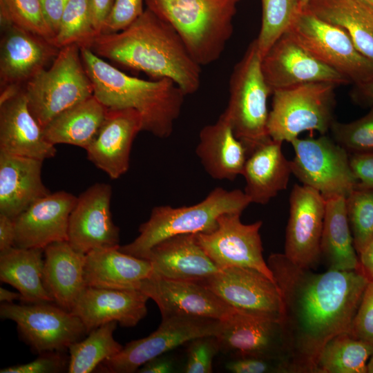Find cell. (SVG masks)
<instances>
[{"mask_svg":"<svg viewBox=\"0 0 373 373\" xmlns=\"http://www.w3.org/2000/svg\"><path fill=\"white\" fill-rule=\"evenodd\" d=\"M111 185L95 183L82 193L72 210L68 242L86 254L100 248L119 247V229L112 220Z\"/></svg>","mask_w":373,"mask_h":373,"instance_id":"e0dca14e","label":"cell"},{"mask_svg":"<svg viewBox=\"0 0 373 373\" xmlns=\"http://www.w3.org/2000/svg\"><path fill=\"white\" fill-rule=\"evenodd\" d=\"M114 0H91L94 27L99 35Z\"/></svg>","mask_w":373,"mask_h":373,"instance_id":"816d5d0a","label":"cell"},{"mask_svg":"<svg viewBox=\"0 0 373 373\" xmlns=\"http://www.w3.org/2000/svg\"><path fill=\"white\" fill-rule=\"evenodd\" d=\"M373 354V344L350 333L329 340L318 360V373H367V361Z\"/></svg>","mask_w":373,"mask_h":373,"instance_id":"e575fe53","label":"cell"},{"mask_svg":"<svg viewBox=\"0 0 373 373\" xmlns=\"http://www.w3.org/2000/svg\"><path fill=\"white\" fill-rule=\"evenodd\" d=\"M86 254L68 241L52 242L44 248L43 282L54 303L71 312L86 287Z\"/></svg>","mask_w":373,"mask_h":373,"instance_id":"83f0119b","label":"cell"},{"mask_svg":"<svg viewBox=\"0 0 373 373\" xmlns=\"http://www.w3.org/2000/svg\"><path fill=\"white\" fill-rule=\"evenodd\" d=\"M137 290L153 300L162 318L186 315L224 321L236 311L204 285L167 279L155 274L141 281Z\"/></svg>","mask_w":373,"mask_h":373,"instance_id":"ac0fdd59","label":"cell"},{"mask_svg":"<svg viewBox=\"0 0 373 373\" xmlns=\"http://www.w3.org/2000/svg\"><path fill=\"white\" fill-rule=\"evenodd\" d=\"M298 1H299L300 7L302 8H304L307 6L309 0H298Z\"/></svg>","mask_w":373,"mask_h":373,"instance_id":"6f0895ef","label":"cell"},{"mask_svg":"<svg viewBox=\"0 0 373 373\" xmlns=\"http://www.w3.org/2000/svg\"><path fill=\"white\" fill-rule=\"evenodd\" d=\"M240 215L239 213L221 215L213 230L196 234L199 245L220 269L251 268L276 282L262 256L260 235L262 222L258 220L246 224L241 222Z\"/></svg>","mask_w":373,"mask_h":373,"instance_id":"5bb4252c","label":"cell"},{"mask_svg":"<svg viewBox=\"0 0 373 373\" xmlns=\"http://www.w3.org/2000/svg\"><path fill=\"white\" fill-rule=\"evenodd\" d=\"M286 32L350 82L356 84L373 80V61L358 50L348 34L305 8L298 13Z\"/></svg>","mask_w":373,"mask_h":373,"instance_id":"9c48e42d","label":"cell"},{"mask_svg":"<svg viewBox=\"0 0 373 373\" xmlns=\"http://www.w3.org/2000/svg\"><path fill=\"white\" fill-rule=\"evenodd\" d=\"M195 152L211 178L231 181L242 175L249 155L223 113L214 124L202 128Z\"/></svg>","mask_w":373,"mask_h":373,"instance_id":"4316f807","label":"cell"},{"mask_svg":"<svg viewBox=\"0 0 373 373\" xmlns=\"http://www.w3.org/2000/svg\"><path fill=\"white\" fill-rule=\"evenodd\" d=\"M44 249H12L0 253V280L18 290L26 303L54 302L43 282Z\"/></svg>","mask_w":373,"mask_h":373,"instance_id":"d6a6232c","label":"cell"},{"mask_svg":"<svg viewBox=\"0 0 373 373\" xmlns=\"http://www.w3.org/2000/svg\"><path fill=\"white\" fill-rule=\"evenodd\" d=\"M0 316L15 322L20 336L39 354L66 352L88 334L77 316L52 302L3 303Z\"/></svg>","mask_w":373,"mask_h":373,"instance_id":"7c38bea8","label":"cell"},{"mask_svg":"<svg viewBox=\"0 0 373 373\" xmlns=\"http://www.w3.org/2000/svg\"><path fill=\"white\" fill-rule=\"evenodd\" d=\"M362 270L370 280H373V241L358 255Z\"/></svg>","mask_w":373,"mask_h":373,"instance_id":"db71d44e","label":"cell"},{"mask_svg":"<svg viewBox=\"0 0 373 373\" xmlns=\"http://www.w3.org/2000/svg\"><path fill=\"white\" fill-rule=\"evenodd\" d=\"M267 265L283 301L280 321L290 373H318L327 343L350 333L369 278L361 267L314 273L272 254Z\"/></svg>","mask_w":373,"mask_h":373,"instance_id":"6da1fadb","label":"cell"},{"mask_svg":"<svg viewBox=\"0 0 373 373\" xmlns=\"http://www.w3.org/2000/svg\"><path fill=\"white\" fill-rule=\"evenodd\" d=\"M251 203L241 190L216 187L203 200L191 206L155 207L149 220L140 226L139 236L133 242L119 246V249L145 259L151 248L162 240L180 234L209 232L216 227L221 215L242 213Z\"/></svg>","mask_w":373,"mask_h":373,"instance_id":"5b68a950","label":"cell"},{"mask_svg":"<svg viewBox=\"0 0 373 373\" xmlns=\"http://www.w3.org/2000/svg\"><path fill=\"white\" fill-rule=\"evenodd\" d=\"M219 352L220 345L216 336H204L190 341L183 372L186 373L213 372V361Z\"/></svg>","mask_w":373,"mask_h":373,"instance_id":"b9f144b4","label":"cell"},{"mask_svg":"<svg viewBox=\"0 0 373 373\" xmlns=\"http://www.w3.org/2000/svg\"><path fill=\"white\" fill-rule=\"evenodd\" d=\"M343 29L358 50L373 61V8L360 0H309L305 7Z\"/></svg>","mask_w":373,"mask_h":373,"instance_id":"4dcf8cb0","label":"cell"},{"mask_svg":"<svg viewBox=\"0 0 373 373\" xmlns=\"http://www.w3.org/2000/svg\"><path fill=\"white\" fill-rule=\"evenodd\" d=\"M262 23L256 41L262 57L290 27L303 9L298 0H261Z\"/></svg>","mask_w":373,"mask_h":373,"instance_id":"74e56055","label":"cell"},{"mask_svg":"<svg viewBox=\"0 0 373 373\" xmlns=\"http://www.w3.org/2000/svg\"><path fill=\"white\" fill-rule=\"evenodd\" d=\"M294 157L292 174L303 184L318 191L325 199L346 198L358 185L350 154L332 137H297L291 142Z\"/></svg>","mask_w":373,"mask_h":373,"instance_id":"30bf717a","label":"cell"},{"mask_svg":"<svg viewBox=\"0 0 373 373\" xmlns=\"http://www.w3.org/2000/svg\"><path fill=\"white\" fill-rule=\"evenodd\" d=\"M239 0H144L148 9L178 33L201 66L218 60L233 31Z\"/></svg>","mask_w":373,"mask_h":373,"instance_id":"277c9868","label":"cell"},{"mask_svg":"<svg viewBox=\"0 0 373 373\" xmlns=\"http://www.w3.org/2000/svg\"><path fill=\"white\" fill-rule=\"evenodd\" d=\"M223 321L204 317L175 315L162 318L158 328L149 336L133 341L97 369L108 373H132L148 361L171 352L190 341L217 336ZM96 369V370H97Z\"/></svg>","mask_w":373,"mask_h":373,"instance_id":"8fae6325","label":"cell"},{"mask_svg":"<svg viewBox=\"0 0 373 373\" xmlns=\"http://www.w3.org/2000/svg\"><path fill=\"white\" fill-rule=\"evenodd\" d=\"M28 108L44 128L56 116L93 95V83L84 68L77 44L59 49L48 68L23 87Z\"/></svg>","mask_w":373,"mask_h":373,"instance_id":"8992f818","label":"cell"},{"mask_svg":"<svg viewBox=\"0 0 373 373\" xmlns=\"http://www.w3.org/2000/svg\"><path fill=\"white\" fill-rule=\"evenodd\" d=\"M15 300H21L20 293H15L5 288H0V300L2 303H12Z\"/></svg>","mask_w":373,"mask_h":373,"instance_id":"11a10c76","label":"cell"},{"mask_svg":"<svg viewBox=\"0 0 373 373\" xmlns=\"http://www.w3.org/2000/svg\"><path fill=\"white\" fill-rule=\"evenodd\" d=\"M348 221L358 255L373 241V189L356 186L346 198Z\"/></svg>","mask_w":373,"mask_h":373,"instance_id":"f35d334b","label":"cell"},{"mask_svg":"<svg viewBox=\"0 0 373 373\" xmlns=\"http://www.w3.org/2000/svg\"><path fill=\"white\" fill-rule=\"evenodd\" d=\"M225 364L233 373H290L285 358H272L254 356H236Z\"/></svg>","mask_w":373,"mask_h":373,"instance_id":"7bdbcfd3","label":"cell"},{"mask_svg":"<svg viewBox=\"0 0 373 373\" xmlns=\"http://www.w3.org/2000/svg\"><path fill=\"white\" fill-rule=\"evenodd\" d=\"M0 43L1 90L23 89L52 61L59 49L46 39L14 25L1 26Z\"/></svg>","mask_w":373,"mask_h":373,"instance_id":"d6986e66","label":"cell"},{"mask_svg":"<svg viewBox=\"0 0 373 373\" xmlns=\"http://www.w3.org/2000/svg\"><path fill=\"white\" fill-rule=\"evenodd\" d=\"M95 55L153 78L174 82L186 95L200 85L201 66L176 30L149 9L118 32L97 35L89 47Z\"/></svg>","mask_w":373,"mask_h":373,"instance_id":"7a4b0ae2","label":"cell"},{"mask_svg":"<svg viewBox=\"0 0 373 373\" xmlns=\"http://www.w3.org/2000/svg\"><path fill=\"white\" fill-rule=\"evenodd\" d=\"M350 334L373 344V280H370L353 319Z\"/></svg>","mask_w":373,"mask_h":373,"instance_id":"f6af8a7d","label":"cell"},{"mask_svg":"<svg viewBox=\"0 0 373 373\" xmlns=\"http://www.w3.org/2000/svg\"><path fill=\"white\" fill-rule=\"evenodd\" d=\"M262 71L273 93L279 89L313 82L350 83L347 78L318 60L287 32L262 58Z\"/></svg>","mask_w":373,"mask_h":373,"instance_id":"2e32d148","label":"cell"},{"mask_svg":"<svg viewBox=\"0 0 373 373\" xmlns=\"http://www.w3.org/2000/svg\"><path fill=\"white\" fill-rule=\"evenodd\" d=\"M77 200L64 191L37 200L14 219L15 247L44 249L52 242L67 241L69 218Z\"/></svg>","mask_w":373,"mask_h":373,"instance_id":"ffe728a7","label":"cell"},{"mask_svg":"<svg viewBox=\"0 0 373 373\" xmlns=\"http://www.w3.org/2000/svg\"><path fill=\"white\" fill-rule=\"evenodd\" d=\"M69 0H41L46 22L55 37L57 33L61 17Z\"/></svg>","mask_w":373,"mask_h":373,"instance_id":"c3c4849f","label":"cell"},{"mask_svg":"<svg viewBox=\"0 0 373 373\" xmlns=\"http://www.w3.org/2000/svg\"><path fill=\"white\" fill-rule=\"evenodd\" d=\"M15 227L14 219L0 213V253L15 247Z\"/></svg>","mask_w":373,"mask_h":373,"instance_id":"f907efd6","label":"cell"},{"mask_svg":"<svg viewBox=\"0 0 373 373\" xmlns=\"http://www.w3.org/2000/svg\"><path fill=\"white\" fill-rule=\"evenodd\" d=\"M367 373H373V354L370 356V360L367 364Z\"/></svg>","mask_w":373,"mask_h":373,"instance_id":"9f6ffc18","label":"cell"},{"mask_svg":"<svg viewBox=\"0 0 373 373\" xmlns=\"http://www.w3.org/2000/svg\"><path fill=\"white\" fill-rule=\"evenodd\" d=\"M145 259L151 262L154 274L171 280L200 282L221 269L204 252L194 233L162 240Z\"/></svg>","mask_w":373,"mask_h":373,"instance_id":"d4e9b609","label":"cell"},{"mask_svg":"<svg viewBox=\"0 0 373 373\" xmlns=\"http://www.w3.org/2000/svg\"><path fill=\"white\" fill-rule=\"evenodd\" d=\"M350 161L357 186L373 189V153L350 154Z\"/></svg>","mask_w":373,"mask_h":373,"instance_id":"7dc6e473","label":"cell"},{"mask_svg":"<svg viewBox=\"0 0 373 373\" xmlns=\"http://www.w3.org/2000/svg\"><path fill=\"white\" fill-rule=\"evenodd\" d=\"M153 274L151 262L121 251L117 247L95 249L86 254V287L136 289Z\"/></svg>","mask_w":373,"mask_h":373,"instance_id":"f546056e","label":"cell"},{"mask_svg":"<svg viewBox=\"0 0 373 373\" xmlns=\"http://www.w3.org/2000/svg\"><path fill=\"white\" fill-rule=\"evenodd\" d=\"M332 82H313L273 92L267 132L274 141L291 142L305 131L325 135L335 119L334 90Z\"/></svg>","mask_w":373,"mask_h":373,"instance_id":"ba28073f","label":"cell"},{"mask_svg":"<svg viewBox=\"0 0 373 373\" xmlns=\"http://www.w3.org/2000/svg\"><path fill=\"white\" fill-rule=\"evenodd\" d=\"M200 283L238 312L280 322L283 301L277 283L258 270L231 267Z\"/></svg>","mask_w":373,"mask_h":373,"instance_id":"4fadbf2b","label":"cell"},{"mask_svg":"<svg viewBox=\"0 0 373 373\" xmlns=\"http://www.w3.org/2000/svg\"><path fill=\"white\" fill-rule=\"evenodd\" d=\"M143 1L114 0L100 34L118 32L128 27L143 13Z\"/></svg>","mask_w":373,"mask_h":373,"instance_id":"ee69618b","label":"cell"},{"mask_svg":"<svg viewBox=\"0 0 373 373\" xmlns=\"http://www.w3.org/2000/svg\"><path fill=\"white\" fill-rule=\"evenodd\" d=\"M140 131L142 120L137 111L108 109L98 134L85 149L88 159L111 178H119L128 169L132 144Z\"/></svg>","mask_w":373,"mask_h":373,"instance_id":"44dd1931","label":"cell"},{"mask_svg":"<svg viewBox=\"0 0 373 373\" xmlns=\"http://www.w3.org/2000/svg\"><path fill=\"white\" fill-rule=\"evenodd\" d=\"M1 25H14L53 44L55 35L48 26L41 0H0Z\"/></svg>","mask_w":373,"mask_h":373,"instance_id":"ab89813d","label":"cell"},{"mask_svg":"<svg viewBox=\"0 0 373 373\" xmlns=\"http://www.w3.org/2000/svg\"><path fill=\"white\" fill-rule=\"evenodd\" d=\"M373 8V0H360Z\"/></svg>","mask_w":373,"mask_h":373,"instance_id":"680465c9","label":"cell"},{"mask_svg":"<svg viewBox=\"0 0 373 373\" xmlns=\"http://www.w3.org/2000/svg\"><path fill=\"white\" fill-rule=\"evenodd\" d=\"M325 204L309 186L294 184L291 191L284 254L300 267L314 268L321 258Z\"/></svg>","mask_w":373,"mask_h":373,"instance_id":"9a60e30c","label":"cell"},{"mask_svg":"<svg viewBox=\"0 0 373 373\" xmlns=\"http://www.w3.org/2000/svg\"><path fill=\"white\" fill-rule=\"evenodd\" d=\"M325 213L321 237V255L329 269L353 270L361 267L348 221L345 198L325 199Z\"/></svg>","mask_w":373,"mask_h":373,"instance_id":"836d02e7","label":"cell"},{"mask_svg":"<svg viewBox=\"0 0 373 373\" xmlns=\"http://www.w3.org/2000/svg\"><path fill=\"white\" fill-rule=\"evenodd\" d=\"M97 35L91 0H69L53 44L59 49L71 44L88 48Z\"/></svg>","mask_w":373,"mask_h":373,"instance_id":"8d00e7d4","label":"cell"},{"mask_svg":"<svg viewBox=\"0 0 373 373\" xmlns=\"http://www.w3.org/2000/svg\"><path fill=\"white\" fill-rule=\"evenodd\" d=\"M261 62L254 40L233 68L229 79V102L222 113L249 154L271 139L267 132V98L272 93L264 78Z\"/></svg>","mask_w":373,"mask_h":373,"instance_id":"52a82bcc","label":"cell"},{"mask_svg":"<svg viewBox=\"0 0 373 373\" xmlns=\"http://www.w3.org/2000/svg\"><path fill=\"white\" fill-rule=\"evenodd\" d=\"M43 161L0 151V213L15 219L50 192L41 179Z\"/></svg>","mask_w":373,"mask_h":373,"instance_id":"484cf974","label":"cell"},{"mask_svg":"<svg viewBox=\"0 0 373 373\" xmlns=\"http://www.w3.org/2000/svg\"><path fill=\"white\" fill-rule=\"evenodd\" d=\"M149 299L137 289L86 287L71 312L81 320L88 334L113 321L131 327L146 316Z\"/></svg>","mask_w":373,"mask_h":373,"instance_id":"7402d4cb","label":"cell"},{"mask_svg":"<svg viewBox=\"0 0 373 373\" xmlns=\"http://www.w3.org/2000/svg\"><path fill=\"white\" fill-rule=\"evenodd\" d=\"M94 96L108 109L132 108L139 113L142 131L160 138L169 137L178 118L184 93L172 80H145L130 76L86 47L80 48Z\"/></svg>","mask_w":373,"mask_h":373,"instance_id":"3957f363","label":"cell"},{"mask_svg":"<svg viewBox=\"0 0 373 373\" xmlns=\"http://www.w3.org/2000/svg\"><path fill=\"white\" fill-rule=\"evenodd\" d=\"M0 151L42 161L56 155L28 108L23 88L0 102Z\"/></svg>","mask_w":373,"mask_h":373,"instance_id":"603a6c76","label":"cell"},{"mask_svg":"<svg viewBox=\"0 0 373 373\" xmlns=\"http://www.w3.org/2000/svg\"><path fill=\"white\" fill-rule=\"evenodd\" d=\"M169 353V352H168ZM168 353L156 356L143 364L137 371L139 373H172L177 371V363Z\"/></svg>","mask_w":373,"mask_h":373,"instance_id":"681fc988","label":"cell"},{"mask_svg":"<svg viewBox=\"0 0 373 373\" xmlns=\"http://www.w3.org/2000/svg\"><path fill=\"white\" fill-rule=\"evenodd\" d=\"M350 94L355 103L362 106H372L373 80L354 84Z\"/></svg>","mask_w":373,"mask_h":373,"instance_id":"f5cc1de1","label":"cell"},{"mask_svg":"<svg viewBox=\"0 0 373 373\" xmlns=\"http://www.w3.org/2000/svg\"><path fill=\"white\" fill-rule=\"evenodd\" d=\"M117 323L110 322L93 329L84 340L73 343L68 348L69 373L93 372L106 359L117 354L122 346L114 339Z\"/></svg>","mask_w":373,"mask_h":373,"instance_id":"d590c367","label":"cell"},{"mask_svg":"<svg viewBox=\"0 0 373 373\" xmlns=\"http://www.w3.org/2000/svg\"><path fill=\"white\" fill-rule=\"evenodd\" d=\"M282 144L271 138L249 154L242 175L244 192L251 203L266 204L287 187L291 161L284 155Z\"/></svg>","mask_w":373,"mask_h":373,"instance_id":"f1b7e54d","label":"cell"},{"mask_svg":"<svg viewBox=\"0 0 373 373\" xmlns=\"http://www.w3.org/2000/svg\"><path fill=\"white\" fill-rule=\"evenodd\" d=\"M65 352H49L40 354L35 360L25 364L15 365L0 370L1 373H57L68 367Z\"/></svg>","mask_w":373,"mask_h":373,"instance_id":"bcb514c9","label":"cell"},{"mask_svg":"<svg viewBox=\"0 0 373 373\" xmlns=\"http://www.w3.org/2000/svg\"><path fill=\"white\" fill-rule=\"evenodd\" d=\"M220 351L236 356L285 358L280 323L236 312L216 336Z\"/></svg>","mask_w":373,"mask_h":373,"instance_id":"cb8c5ba5","label":"cell"},{"mask_svg":"<svg viewBox=\"0 0 373 373\" xmlns=\"http://www.w3.org/2000/svg\"><path fill=\"white\" fill-rule=\"evenodd\" d=\"M332 138L349 154L373 153V105L363 117L347 123L334 120Z\"/></svg>","mask_w":373,"mask_h":373,"instance_id":"60d3db41","label":"cell"},{"mask_svg":"<svg viewBox=\"0 0 373 373\" xmlns=\"http://www.w3.org/2000/svg\"><path fill=\"white\" fill-rule=\"evenodd\" d=\"M108 108L94 95L56 116L44 128L52 144H67L86 149L95 140Z\"/></svg>","mask_w":373,"mask_h":373,"instance_id":"1f68e13d","label":"cell"}]
</instances>
